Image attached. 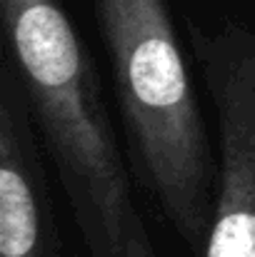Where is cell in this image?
I'll use <instances>...</instances> for the list:
<instances>
[{
  "instance_id": "obj_5",
  "label": "cell",
  "mask_w": 255,
  "mask_h": 257,
  "mask_svg": "<svg viewBox=\"0 0 255 257\" xmlns=\"http://www.w3.org/2000/svg\"><path fill=\"white\" fill-rule=\"evenodd\" d=\"M123 257H158L153 250L150 235L145 230V222L140 217V212L133 217L130 227H128V237H125V252Z\"/></svg>"
},
{
  "instance_id": "obj_3",
  "label": "cell",
  "mask_w": 255,
  "mask_h": 257,
  "mask_svg": "<svg viewBox=\"0 0 255 257\" xmlns=\"http://www.w3.org/2000/svg\"><path fill=\"white\" fill-rule=\"evenodd\" d=\"M220 130V185L203 257H255V30L190 28Z\"/></svg>"
},
{
  "instance_id": "obj_1",
  "label": "cell",
  "mask_w": 255,
  "mask_h": 257,
  "mask_svg": "<svg viewBox=\"0 0 255 257\" xmlns=\"http://www.w3.org/2000/svg\"><path fill=\"white\" fill-rule=\"evenodd\" d=\"M133 170L193 255L213 215V153L165 0H95Z\"/></svg>"
},
{
  "instance_id": "obj_4",
  "label": "cell",
  "mask_w": 255,
  "mask_h": 257,
  "mask_svg": "<svg viewBox=\"0 0 255 257\" xmlns=\"http://www.w3.org/2000/svg\"><path fill=\"white\" fill-rule=\"evenodd\" d=\"M0 257H60L33 115L10 63L0 68Z\"/></svg>"
},
{
  "instance_id": "obj_2",
  "label": "cell",
  "mask_w": 255,
  "mask_h": 257,
  "mask_svg": "<svg viewBox=\"0 0 255 257\" xmlns=\"http://www.w3.org/2000/svg\"><path fill=\"white\" fill-rule=\"evenodd\" d=\"M8 48L88 257H123L138 215L95 65L63 0H0Z\"/></svg>"
}]
</instances>
